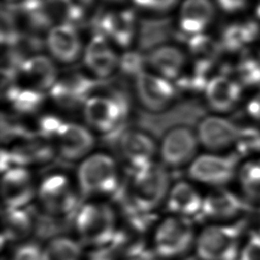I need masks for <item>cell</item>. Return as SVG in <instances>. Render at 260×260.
Segmentation results:
<instances>
[{
	"instance_id": "obj_2",
	"label": "cell",
	"mask_w": 260,
	"mask_h": 260,
	"mask_svg": "<svg viewBox=\"0 0 260 260\" xmlns=\"http://www.w3.org/2000/svg\"><path fill=\"white\" fill-rule=\"evenodd\" d=\"M76 178L78 188L85 196L112 195L120 188L118 166L112 156L103 152L84 157Z\"/></svg>"
},
{
	"instance_id": "obj_31",
	"label": "cell",
	"mask_w": 260,
	"mask_h": 260,
	"mask_svg": "<svg viewBox=\"0 0 260 260\" xmlns=\"http://www.w3.org/2000/svg\"><path fill=\"white\" fill-rule=\"evenodd\" d=\"M238 174L244 192L253 200L260 197V160L246 162Z\"/></svg>"
},
{
	"instance_id": "obj_29",
	"label": "cell",
	"mask_w": 260,
	"mask_h": 260,
	"mask_svg": "<svg viewBox=\"0 0 260 260\" xmlns=\"http://www.w3.org/2000/svg\"><path fill=\"white\" fill-rule=\"evenodd\" d=\"M45 260H82L79 242L68 237L51 239L43 249Z\"/></svg>"
},
{
	"instance_id": "obj_4",
	"label": "cell",
	"mask_w": 260,
	"mask_h": 260,
	"mask_svg": "<svg viewBox=\"0 0 260 260\" xmlns=\"http://www.w3.org/2000/svg\"><path fill=\"white\" fill-rule=\"evenodd\" d=\"M242 223L211 224L196 238L195 249L200 260H236Z\"/></svg>"
},
{
	"instance_id": "obj_1",
	"label": "cell",
	"mask_w": 260,
	"mask_h": 260,
	"mask_svg": "<svg viewBox=\"0 0 260 260\" xmlns=\"http://www.w3.org/2000/svg\"><path fill=\"white\" fill-rule=\"evenodd\" d=\"M132 172L126 206L150 214L166 201L171 188L166 166L153 161Z\"/></svg>"
},
{
	"instance_id": "obj_24",
	"label": "cell",
	"mask_w": 260,
	"mask_h": 260,
	"mask_svg": "<svg viewBox=\"0 0 260 260\" xmlns=\"http://www.w3.org/2000/svg\"><path fill=\"white\" fill-rule=\"evenodd\" d=\"M214 8L210 0H185L181 7V28L190 35L202 31L210 22Z\"/></svg>"
},
{
	"instance_id": "obj_28",
	"label": "cell",
	"mask_w": 260,
	"mask_h": 260,
	"mask_svg": "<svg viewBox=\"0 0 260 260\" xmlns=\"http://www.w3.org/2000/svg\"><path fill=\"white\" fill-rule=\"evenodd\" d=\"M258 34L259 25L253 21L229 25L222 34L221 48L230 52L238 51L255 40Z\"/></svg>"
},
{
	"instance_id": "obj_23",
	"label": "cell",
	"mask_w": 260,
	"mask_h": 260,
	"mask_svg": "<svg viewBox=\"0 0 260 260\" xmlns=\"http://www.w3.org/2000/svg\"><path fill=\"white\" fill-rule=\"evenodd\" d=\"M147 62L156 74L172 81L178 80L181 77L186 57L177 47L159 46L149 53Z\"/></svg>"
},
{
	"instance_id": "obj_6",
	"label": "cell",
	"mask_w": 260,
	"mask_h": 260,
	"mask_svg": "<svg viewBox=\"0 0 260 260\" xmlns=\"http://www.w3.org/2000/svg\"><path fill=\"white\" fill-rule=\"evenodd\" d=\"M195 242V231L191 219L176 215L161 220L153 235L154 252L165 259L185 255Z\"/></svg>"
},
{
	"instance_id": "obj_32",
	"label": "cell",
	"mask_w": 260,
	"mask_h": 260,
	"mask_svg": "<svg viewBox=\"0 0 260 260\" xmlns=\"http://www.w3.org/2000/svg\"><path fill=\"white\" fill-rule=\"evenodd\" d=\"M238 81L242 85H258L260 84V60L254 58L243 59L238 67Z\"/></svg>"
},
{
	"instance_id": "obj_43",
	"label": "cell",
	"mask_w": 260,
	"mask_h": 260,
	"mask_svg": "<svg viewBox=\"0 0 260 260\" xmlns=\"http://www.w3.org/2000/svg\"><path fill=\"white\" fill-rule=\"evenodd\" d=\"M112 1H119V0H112Z\"/></svg>"
},
{
	"instance_id": "obj_27",
	"label": "cell",
	"mask_w": 260,
	"mask_h": 260,
	"mask_svg": "<svg viewBox=\"0 0 260 260\" xmlns=\"http://www.w3.org/2000/svg\"><path fill=\"white\" fill-rule=\"evenodd\" d=\"M34 231L32 216L25 208H4L3 241H20L27 238Z\"/></svg>"
},
{
	"instance_id": "obj_22",
	"label": "cell",
	"mask_w": 260,
	"mask_h": 260,
	"mask_svg": "<svg viewBox=\"0 0 260 260\" xmlns=\"http://www.w3.org/2000/svg\"><path fill=\"white\" fill-rule=\"evenodd\" d=\"M134 13L131 10L107 12L98 20L102 34L122 47H127L135 32Z\"/></svg>"
},
{
	"instance_id": "obj_40",
	"label": "cell",
	"mask_w": 260,
	"mask_h": 260,
	"mask_svg": "<svg viewBox=\"0 0 260 260\" xmlns=\"http://www.w3.org/2000/svg\"><path fill=\"white\" fill-rule=\"evenodd\" d=\"M247 112L252 118L260 121V93L250 100L247 106Z\"/></svg>"
},
{
	"instance_id": "obj_9",
	"label": "cell",
	"mask_w": 260,
	"mask_h": 260,
	"mask_svg": "<svg viewBox=\"0 0 260 260\" xmlns=\"http://www.w3.org/2000/svg\"><path fill=\"white\" fill-rule=\"evenodd\" d=\"M134 80L138 101L150 112L167 109L176 98L177 89L173 82L156 73L142 71Z\"/></svg>"
},
{
	"instance_id": "obj_5",
	"label": "cell",
	"mask_w": 260,
	"mask_h": 260,
	"mask_svg": "<svg viewBox=\"0 0 260 260\" xmlns=\"http://www.w3.org/2000/svg\"><path fill=\"white\" fill-rule=\"evenodd\" d=\"M37 198L45 213L55 218L76 214L79 209L73 184L63 174L47 176L37 189Z\"/></svg>"
},
{
	"instance_id": "obj_17",
	"label": "cell",
	"mask_w": 260,
	"mask_h": 260,
	"mask_svg": "<svg viewBox=\"0 0 260 260\" xmlns=\"http://www.w3.org/2000/svg\"><path fill=\"white\" fill-rule=\"evenodd\" d=\"M207 105L215 112L224 113L233 110L242 95V84L226 75H213L204 88Z\"/></svg>"
},
{
	"instance_id": "obj_3",
	"label": "cell",
	"mask_w": 260,
	"mask_h": 260,
	"mask_svg": "<svg viewBox=\"0 0 260 260\" xmlns=\"http://www.w3.org/2000/svg\"><path fill=\"white\" fill-rule=\"evenodd\" d=\"M74 225L80 239L93 248L109 245L118 232L114 209L103 202L81 205L74 215Z\"/></svg>"
},
{
	"instance_id": "obj_13",
	"label": "cell",
	"mask_w": 260,
	"mask_h": 260,
	"mask_svg": "<svg viewBox=\"0 0 260 260\" xmlns=\"http://www.w3.org/2000/svg\"><path fill=\"white\" fill-rule=\"evenodd\" d=\"M37 189L26 167H12L2 172L1 194L4 208H25L37 196Z\"/></svg>"
},
{
	"instance_id": "obj_20",
	"label": "cell",
	"mask_w": 260,
	"mask_h": 260,
	"mask_svg": "<svg viewBox=\"0 0 260 260\" xmlns=\"http://www.w3.org/2000/svg\"><path fill=\"white\" fill-rule=\"evenodd\" d=\"M47 46L51 55L64 64L76 61L81 52L79 36L75 27L68 22L60 23L50 29Z\"/></svg>"
},
{
	"instance_id": "obj_36",
	"label": "cell",
	"mask_w": 260,
	"mask_h": 260,
	"mask_svg": "<svg viewBox=\"0 0 260 260\" xmlns=\"http://www.w3.org/2000/svg\"><path fill=\"white\" fill-rule=\"evenodd\" d=\"M86 260H121L117 250L111 245L94 248L87 256Z\"/></svg>"
},
{
	"instance_id": "obj_39",
	"label": "cell",
	"mask_w": 260,
	"mask_h": 260,
	"mask_svg": "<svg viewBox=\"0 0 260 260\" xmlns=\"http://www.w3.org/2000/svg\"><path fill=\"white\" fill-rule=\"evenodd\" d=\"M221 9L228 12H234L242 9L247 0H217Z\"/></svg>"
},
{
	"instance_id": "obj_18",
	"label": "cell",
	"mask_w": 260,
	"mask_h": 260,
	"mask_svg": "<svg viewBox=\"0 0 260 260\" xmlns=\"http://www.w3.org/2000/svg\"><path fill=\"white\" fill-rule=\"evenodd\" d=\"M119 58L110 47L107 37L99 32L87 44L83 61L87 69L99 78H106L114 73L119 66Z\"/></svg>"
},
{
	"instance_id": "obj_21",
	"label": "cell",
	"mask_w": 260,
	"mask_h": 260,
	"mask_svg": "<svg viewBox=\"0 0 260 260\" xmlns=\"http://www.w3.org/2000/svg\"><path fill=\"white\" fill-rule=\"evenodd\" d=\"M203 197L189 182L179 181L174 184L166 199V208L172 214L191 219L201 214Z\"/></svg>"
},
{
	"instance_id": "obj_8",
	"label": "cell",
	"mask_w": 260,
	"mask_h": 260,
	"mask_svg": "<svg viewBox=\"0 0 260 260\" xmlns=\"http://www.w3.org/2000/svg\"><path fill=\"white\" fill-rule=\"evenodd\" d=\"M238 156L204 153L196 156L188 167L189 177L198 183L221 187L233 180L237 174Z\"/></svg>"
},
{
	"instance_id": "obj_30",
	"label": "cell",
	"mask_w": 260,
	"mask_h": 260,
	"mask_svg": "<svg viewBox=\"0 0 260 260\" xmlns=\"http://www.w3.org/2000/svg\"><path fill=\"white\" fill-rule=\"evenodd\" d=\"M189 50L196 62L214 63L222 50L221 45L206 35H193L188 42Z\"/></svg>"
},
{
	"instance_id": "obj_12",
	"label": "cell",
	"mask_w": 260,
	"mask_h": 260,
	"mask_svg": "<svg viewBox=\"0 0 260 260\" xmlns=\"http://www.w3.org/2000/svg\"><path fill=\"white\" fill-rule=\"evenodd\" d=\"M98 81L88 76L72 73L58 78L57 82L50 89L49 95L60 108L75 110L83 107L84 103L96 87Z\"/></svg>"
},
{
	"instance_id": "obj_16",
	"label": "cell",
	"mask_w": 260,
	"mask_h": 260,
	"mask_svg": "<svg viewBox=\"0 0 260 260\" xmlns=\"http://www.w3.org/2000/svg\"><path fill=\"white\" fill-rule=\"evenodd\" d=\"M58 78L54 62L45 55L37 54L23 61L17 80H21L20 83L46 93L50 91Z\"/></svg>"
},
{
	"instance_id": "obj_19",
	"label": "cell",
	"mask_w": 260,
	"mask_h": 260,
	"mask_svg": "<svg viewBox=\"0 0 260 260\" xmlns=\"http://www.w3.org/2000/svg\"><path fill=\"white\" fill-rule=\"evenodd\" d=\"M120 150L127 165L132 171H136L154 161L156 146L148 134L131 130L123 134L120 141Z\"/></svg>"
},
{
	"instance_id": "obj_14",
	"label": "cell",
	"mask_w": 260,
	"mask_h": 260,
	"mask_svg": "<svg viewBox=\"0 0 260 260\" xmlns=\"http://www.w3.org/2000/svg\"><path fill=\"white\" fill-rule=\"evenodd\" d=\"M243 130L225 118L208 116L199 123L197 137L199 143L206 149L218 151L239 143Z\"/></svg>"
},
{
	"instance_id": "obj_25",
	"label": "cell",
	"mask_w": 260,
	"mask_h": 260,
	"mask_svg": "<svg viewBox=\"0 0 260 260\" xmlns=\"http://www.w3.org/2000/svg\"><path fill=\"white\" fill-rule=\"evenodd\" d=\"M4 95L8 105L21 114L37 112L45 101V92L17 81L7 83Z\"/></svg>"
},
{
	"instance_id": "obj_15",
	"label": "cell",
	"mask_w": 260,
	"mask_h": 260,
	"mask_svg": "<svg viewBox=\"0 0 260 260\" xmlns=\"http://www.w3.org/2000/svg\"><path fill=\"white\" fill-rule=\"evenodd\" d=\"M249 208V204L235 193L217 187L203 197L201 215L213 220H225L244 213Z\"/></svg>"
},
{
	"instance_id": "obj_44",
	"label": "cell",
	"mask_w": 260,
	"mask_h": 260,
	"mask_svg": "<svg viewBox=\"0 0 260 260\" xmlns=\"http://www.w3.org/2000/svg\"><path fill=\"white\" fill-rule=\"evenodd\" d=\"M153 260H154V259H153Z\"/></svg>"
},
{
	"instance_id": "obj_33",
	"label": "cell",
	"mask_w": 260,
	"mask_h": 260,
	"mask_svg": "<svg viewBox=\"0 0 260 260\" xmlns=\"http://www.w3.org/2000/svg\"><path fill=\"white\" fill-rule=\"evenodd\" d=\"M144 58L137 52H128L125 53L119 60V67L121 70L130 76L135 77L144 71L142 69L143 67Z\"/></svg>"
},
{
	"instance_id": "obj_11",
	"label": "cell",
	"mask_w": 260,
	"mask_h": 260,
	"mask_svg": "<svg viewBox=\"0 0 260 260\" xmlns=\"http://www.w3.org/2000/svg\"><path fill=\"white\" fill-rule=\"evenodd\" d=\"M198 137L191 129L176 127L171 129L162 138L159 154L164 166L181 168L190 165L196 157Z\"/></svg>"
},
{
	"instance_id": "obj_7",
	"label": "cell",
	"mask_w": 260,
	"mask_h": 260,
	"mask_svg": "<svg viewBox=\"0 0 260 260\" xmlns=\"http://www.w3.org/2000/svg\"><path fill=\"white\" fill-rule=\"evenodd\" d=\"M87 125L104 134L112 133L126 117L127 105L114 95L92 94L82 107Z\"/></svg>"
},
{
	"instance_id": "obj_41",
	"label": "cell",
	"mask_w": 260,
	"mask_h": 260,
	"mask_svg": "<svg viewBox=\"0 0 260 260\" xmlns=\"http://www.w3.org/2000/svg\"><path fill=\"white\" fill-rule=\"evenodd\" d=\"M256 13H257V15L260 17V0H259L258 5H257V8H256Z\"/></svg>"
},
{
	"instance_id": "obj_37",
	"label": "cell",
	"mask_w": 260,
	"mask_h": 260,
	"mask_svg": "<svg viewBox=\"0 0 260 260\" xmlns=\"http://www.w3.org/2000/svg\"><path fill=\"white\" fill-rule=\"evenodd\" d=\"M70 11L71 19H80L93 0H62Z\"/></svg>"
},
{
	"instance_id": "obj_38",
	"label": "cell",
	"mask_w": 260,
	"mask_h": 260,
	"mask_svg": "<svg viewBox=\"0 0 260 260\" xmlns=\"http://www.w3.org/2000/svg\"><path fill=\"white\" fill-rule=\"evenodd\" d=\"M178 0H134V2L144 8L166 11L172 8Z\"/></svg>"
},
{
	"instance_id": "obj_26",
	"label": "cell",
	"mask_w": 260,
	"mask_h": 260,
	"mask_svg": "<svg viewBox=\"0 0 260 260\" xmlns=\"http://www.w3.org/2000/svg\"><path fill=\"white\" fill-rule=\"evenodd\" d=\"M172 36V22L170 18L142 19L138 29V44L140 49L149 50L157 48Z\"/></svg>"
},
{
	"instance_id": "obj_10",
	"label": "cell",
	"mask_w": 260,
	"mask_h": 260,
	"mask_svg": "<svg viewBox=\"0 0 260 260\" xmlns=\"http://www.w3.org/2000/svg\"><path fill=\"white\" fill-rule=\"evenodd\" d=\"M51 141L55 142L58 152L68 160L83 159L94 146L95 139L91 131L78 123L62 121Z\"/></svg>"
},
{
	"instance_id": "obj_34",
	"label": "cell",
	"mask_w": 260,
	"mask_h": 260,
	"mask_svg": "<svg viewBox=\"0 0 260 260\" xmlns=\"http://www.w3.org/2000/svg\"><path fill=\"white\" fill-rule=\"evenodd\" d=\"M11 260H45L43 249L35 243H24L17 247Z\"/></svg>"
},
{
	"instance_id": "obj_42",
	"label": "cell",
	"mask_w": 260,
	"mask_h": 260,
	"mask_svg": "<svg viewBox=\"0 0 260 260\" xmlns=\"http://www.w3.org/2000/svg\"><path fill=\"white\" fill-rule=\"evenodd\" d=\"M6 1H7V2H9V3H11V2H12V1H14V0H6Z\"/></svg>"
},
{
	"instance_id": "obj_35",
	"label": "cell",
	"mask_w": 260,
	"mask_h": 260,
	"mask_svg": "<svg viewBox=\"0 0 260 260\" xmlns=\"http://www.w3.org/2000/svg\"><path fill=\"white\" fill-rule=\"evenodd\" d=\"M240 260H260V233H254L247 240L240 254Z\"/></svg>"
}]
</instances>
